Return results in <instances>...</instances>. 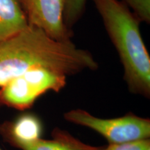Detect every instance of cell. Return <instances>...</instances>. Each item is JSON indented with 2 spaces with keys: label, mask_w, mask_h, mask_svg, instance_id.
<instances>
[{
  "label": "cell",
  "mask_w": 150,
  "mask_h": 150,
  "mask_svg": "<svg viewBox=\"0 0 150 150\" xmlns=\"http://www.w3.org/2000/svg\"><path fill=\"white\" fill-rule=\"evenodd\" d=\"M35 68L67 76L97 70L98 63L88 51L77 47L71 40H56L29 25L0 42V87Z\"/></svg>",
  "instance_id": "6da1fadb"
},
{
  "label": "cell",
  "mask_w": 150,
  "mask_h": 150,
  "mask_svg": "<svg viewBox=\"0 0 150 150\" xmlns=\"http://www.w3.org/2000/svg\"><path fill=\"white\" fill-rule=\"evenodd\" d=\"M117 50L124 79L131 93L150 97V57L140 31V20L118 0H94Z\"/></svg>",
  "instance_id": "7a4b0ae2"
},
{
  "label": "cell",
  "mask_w": 150,
  "mask_h": 150,
  "mask_svg": "<svg viewBox=\"0 0 150 150\" xmlns=\"http://www.w3.org/2000/svg\"><path fill=\"white\" fill-rule=\"evenodd\" d=\"M67 83V76L45 68H35L1 86L0 106L24 110L49 91L59 93Z\"/></svg>",
  "instance_id": "3957f363"
},
{
  "label": "cell",
  "mask_w": 150,
  "mask_h": 150,
  "mask_svg": "<svg viewBox=\"0 0 150 150\" xmlns=\"http://www.w3.org/2000/svg\"><path fill=\"white\" fill-rule=\"evenodd\" d=\"M64 118L71 123L98 133L109 145L139 141L150 138V120L131 112L122 117L102 119L83 109H74L65 112Z\"/></svg>",
  "instance_id": "277c9868"
},
{
  "label": "cell",
  "mask_w": 150,
  "mask_h": 150,
  "mask_svg": "<svg viewBox=\"0 0 150 150\" xmlns=\"http://www.w3.org/2000/svg\"><path fill=\"white\" fill-rule=\"evenodd\" d=\"M28 24L38 28L59 41L70 40L71 31L64 23L65 0H20Z\"/></svg>",
  "instance_id": "5b68a950"
},
{
  "label": "cell",
  "mask_w": 150,
  "mask_h": 150,
  "mask_svg": "<svg viewBox=\"0 0 150 150\" xmlns=\"http://www.w3.org/2000/svg\"><path fill=\"white\" fill-rule=\"evenodd\" d=\"M42 131L40 119L30 113L23 114L14 120L5 122L0 125V134L4 140L15 147L40 138Z\"/></svg>",
  "instance_id": "8992f818"
},
{
  "label": "cell",
  "mask_w": 150,
  "mask_h": 150,
  "mask_svg": "<svg viewBox=\"0 0 150 150\" xmlns=\"http://www.w3.org/2000/svg\"><path fill=\"white\" fill-rule=\"evenodd\" d=\"M22 150H104L105 147H96L86 144L67 131L55 128L52 132V138H42L18 145Z\"/></svg>",
  "instance_id": "52a82bcc"
},
{
  "label": "cell",
  "mask_w": 150,
  "mask_h": 150,
  "mask_svg": "<svg viewBox=\"0 0 150 150\" xmlns=\"http://www.w3.org/2000/svg\"><path fill=\"white\" fill-rule=\"evenodd\" d=\"M28 26L20 0H0V42Z\"/></svg>",
  "instance_id": "ba28073f"
},
{
  "label": "cell",
  "mask_w": 150,
  "mask_h": 150,
  "mask_svg": "<svg viewBox=\"0 0 150 150\" xmlns=\"http://www.w3.org/2000/svg\"><path fill=\"white\" fill-rule=\"evenodd\" d=\"M87 0H65L64 23L70 29L79 20L84 12Z\"/></svg>",
  "instance_id": "9c48e42d"
},
{
  "label": "cell",
  "mask_w": 150,
  "mask_h": 150,
  "mask_svg": "<svg viewBox=\"0 0 150 150\" xmlns=\"http://www.w3.org/2000/svg\"><path fill=\"white\" fill-rule=\"evenodd\" d=\"M127 6H130L140 22L149 23L150 0H123Z\"/></svg>",
  "instance_id": "30bf717a"
},
{
  "label": "cell",
  "mask_w": 150,
  "mask_h": 150,
  "mask_svg": "<svg viewBox=\"0 0 150 150\" xmlns=\"http://www.w3.org/2000/svg\"><path fill=\"white\" fill-rule=\"evenodd\" d=\"M150 149V139L122 144L108 145L104 150H148Z\"/></svg>",
  "instance_id": "8fae6325"
},
{
  "label": "cell",
  "mask_w": 150,
  "mask_h": 150,
  "mask_svg": "<svg viewBox=\"0 0 150 150\" xmlns=\"http://www.w3.org/2000/svg\"><path fill=\"white\" fill-rule=\"evenodd\" d=\"M0 107H1V106H0ZM0 150H2V149H1V147H0Z\"/></svg>",
  "instance_id": "7c38bea8"
},
{
  "label": "cell",
  "mask_w": 150,
  "mask_h": 150,
  "mask_svg": "<svg viewBox=\"0 0 150 150\" xmlns=\"http://www.w3.org/2000/svg\"><path fill=\"white\" fill-rule=\"evenodd\" d=\"M148 150H150V149H148Z\"/></svg>",
  "instance_id": "4fadbf2b"
}]
</instances>
